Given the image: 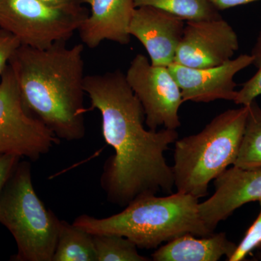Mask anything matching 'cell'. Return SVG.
<instances>
[{"instance_id":"1","label":"cell","mask_w":261,"mask_h":261,"mask_svg":"<svg viewBox=\"0 0 261 261\" xmlns=\"http://www.w3.org/2000/svg\"><path fill=\"white\" fill-rule=\"evenodd\" d=\"M84 90L89 110L100 113L103 137L115 151L100 178L108 200L126 207L140 195L172 193V167L164 154L178 140L177 132L145 129L142 104L120 70L86 75Z\"/></svg>"},{"instance_id":"2","label":"cell","mask_w":261,"mask_h":261,"mask_svg":"<svg viewBox=\"0 0 261 261\" xmlns=\"http://www.w3.org/2000/svg\"><path fill=\"white\" fill-rule=\"evenodd\" d=\"M84 48L65 42L44 49L20 45L8 63L25 110L68 142L86 134Z\"/></svg>"},{"instance_id":"3","label":"cell","mask_w":261,"mask_h":261,"mask_svg":"<svg viewBox=\"0 0 261 261\" xmlns=\"http://www.w3.org/2000/svg\"><path fill=\"white\" fill-rule=\"evenodd\" d=\"M199 203L198 199L177 192L166 197L147 194L136 197L119 214L104 219L82 215L73 224L91 234L124 237L138 248H158L187 233L200 238L214 233L201 219Z\"/></svg>"},{"instance_id":"4","label":"cell","mask_w":261,"mask_h":261,"mask_svg":"<svg viewBox=\"0 0 261 261\" xmlns=\"http://www.w3.org/2000/svg\"><path fill=\"white\" fill-rule=\"evenodd\" d=\"M248 106L215 117L197 135L175 142L172 167L176 192L197 199L228 166L233 165L243 140Z\"/></svg>"},{"instance_id":"5","label":"cell","mask_w":261,"mask_h":261,"mask_svg":"<svg viewBox=\"0 0 261 261\" xmlns=\"http://www.w3.org/2000/svg\"><path fill=\"white\" fill-rule=\"evenodd\" d=\"M61 220L38 197L30 163L20 160L0 196V224L13 235L15 261H53Z\"/></svg>"},{"instance_id":"6","label":"cell","mask_w":261,"mask_h":261,"mask_svg":"<svg viewBox=\"0 0 261 261\" xmlns=\"http://www.w3.org/2000/svg\"><path fill=\"white\" fill-rule=\"evenodd\" d=\"M89 14L85 8L63 9L42 0H0V29L34 49L68 42Z\"/></svg>"},{"instance_id":"7","label":"cell","mask_w":261,"mask_h":261,"mask_svg":"<svg viewBox=\"0 0 261 261\" xmlns=\"http://www.w3.org/2000/svg\"><path fill=\"white\" fill-rule=\"evenodd\" d=\"M60 142L24 108L14 73L8 64L0 79V154L37 161Z\"/></svg>"},{"instance_id":"8","label":"cell","mask_w":261,"mask_h":261,"mask_svg":"<svg viewBox=\"0 0 261 261\" xmlns=\"http://www.w3.org/2000/svg\"><path fill=\"white\" fill-rule=\"evenodd\" d=\"M126 79L143 108L149 130L181 126L178 111L184 102L181 89L168 67L152 65L144 55L130 62Z\"/></svg>"},{"instance_id":"9","label":"cell","mask_w":261,"mask_h":261,"mask_svg":"<svg viewBox=\"0 0 261 261\" xmlns=\"http://www.w3.org/2000/svg\"><path fill=\"white\" fill-rule=\"evenodd\" d=\"M240 48L236 32L222 18L187 21L175 63L194 68L224 64Z\"/></svg>"},{"instance_id":"10","label":"cell","mask_w":261,"mask_h":261,"mask_svg":"<svg viewBox=\"0 0 261 261\" xmlns=\"http://www.w3.org/2000/svg\"><path fill=\"white\" fill-rule=\"evenodd\" d=\"M251 55H241L218 66L194 68L173 63L168 67L181 89L184 102H211L218 99L234 101L235 75L252 65Z\"/></svg>"},{"instance_id":"11","label":"cell","mask_w":261,"mask_h":261,"mask_svg":"<svg viewBox=\"0 0 261 261\" xmlns=\"http://www.w3.org/2000/svg\"><path fill=\"white\" fill-rule=\"evenodd\" d=\"M215 192L199 203V214L211 232L221 221L249 202L261 200V167L242 168L233 166L214 180Z\"/></svg>"},{"instance_id":"12","label":"cell","mask_w":261,"mask_h":261,"mask_svg":"<svg viewBox=\"0 0 261 261\" xmlns=\"http://www.w3.org/2000/svg\"><path fill=\"white\" fill-rule=\"evenodd\" d=\"M185 27V20L176 15L154 7L141 6L135 10L129 33L145 48L151 64L168 67L174 63Z\"/></svg>"},{"instance_id":"13","label":"cell","mask_w":261,"mask_h":261,"mask_svg":"<svg viewBox=\"0 0 261 261\" xmlns=\"http://www.w3.org/2000/svg\"><path fill=\"white\" fill-rule=\"evenodd\" d=\"M91 13L78 29L82 44L95 49L104 40L124 45L130 41L134 0H87Z\"/></svg>"},{"instance_id":"14","label":"cell","mask_w":261,"mask_h":261,"mask_svg":"<svg viewBox=\"0 0 261 261\" xmlns=\"http://www.w3.org/2000/svg\"><path fill=\"white\" fill-rule=\"evenodd\" d=\"M187 233L173 239L159 247L152 255L154 261H217L229 257L237 245L225 233H212L196 238Z\"/></svg>"},{"instance_id":"15","label":"cell","mask_w":261,"mask_h":261,"mask_svg":"<svg viewBox=\"0 0 261 261\" xmlns=\"http://www.w3.org/2000/svg\"><path fill=\"white\" fill-rule=\"evenodd\" d=\"M53 261H97L93 235L61 221Z\"/></svg>"},{"instance_id":"16","label":"cell","mask_w":261,"mask_h":261,"mask_svg":"<svg viewBox=\"0 0 261 261\" xmlns=\"http://www.w3.org/2000/svg\"><path fill=\"white\" fill-rule=\"evenodd\" d=\"M233 166L242 168L261 167V108L255 99L248 105L245 132Z\"/></svg>"},{"instance_id":"17","label":"cell","mask_w":261,"mask_h":261,"mask_svg":"<svg viewBox=\"0 0 261 261\" xmlns=\"http://www.w3.org/2000/svg\"><path fill=\"white\" fill-rule=\"evenodd\" d=\"M136 8L152 6L187 21L221 18L209 0H134Z\"/></svg>"},{"instance_id":"18","label":"cell","mask_w":261,"mask_h":261,"mask_svg":"<svg viewBox=\"0 0 261 261\" xmlns=\"http://www.w3.org/2000/svg\"><path fill=\"white\" fill-rule=\"evenodd\" d=\"M97 261H148L135 243L116 234H92Z\"/></svg>"},{"instance_id":"19","label":"cell","mask_w":261,"mask_h":261,"mask_svg":"<svg viewBox=\"0 0 261 261\" xmlns=\"http://www.w3.org/2000/svg\"><path fill=\"white\" fill-rule=\"evenodd\" d=\"M250 55L253 58L252 65L256 67L257 70L252 78L243 84L242 89L238 91L233 102L240 106H248L261 95V30Z\"/></svg>"},{"instance_id":"20","label":"cell","mask_w":261,"mask_h":261,"mask_svg":"<svg viewBox=\"0 0 261 261\" xmlns=\"http://www.w3.org/2000/svg\"><path fill=\"white\" fill-rule=\"evenodd\" d=\"M260 213L255 221L252 223L242 241L233 251L232 255L228 257V261H242L246 258L247 255L255 249H261V200Z\"/></svg>"},{"instance_id":"21","label":"cell","mask_w":261,"mask_h":261,"mask_svg":"<svg viewBox=\"0 0 261 261\" xmlns=\"http://www.w3.org/2000/svg\"><path fill=\"white\" fill-rule=\"evenodd\" d=\"M20 45L18 38L0 29V79L8 66L10 58Z\"/></svg>"},{"instance_id":"22","label":"cell","mask_w":261,"mask_h":261,"mask_svg":"<svg viewBox=\"0 0 261 261\" xmlns=\"http://www.w3.org/2000/svg\"><path fill=\"white\" fill-rule=\"evenodd\" d=\"M20 160V157L14 154H0V196Z\"/></svg>"},{"instance_id":"23","label":"cell","mask_w":261,"mask_h":261,"mask_svg":"<svg viewBox=\"0 0 261 261\" xmlns=\"http://www.w3.org/2000/svg\"><path fill=\"white\" fill-rule=\"evenodd\" d=\"M47 4L70 10H79L83 9L84 4H86L87 0H42Z\"/></svg>"},{"instance_id":"24","label":"cell","mask_w":261,"mask_h":261,"mask_svg":"<svg viewBox=\"0 0 261 261\" xmlns=\"http://www.w3.org/2000/svg\"><path fill=\"white\" fill-rule=\"evenodd\" d=\"M216 9L223 10L239 6V5L248 4L258 0H209Z\"/></svg>"}]
</instances>
